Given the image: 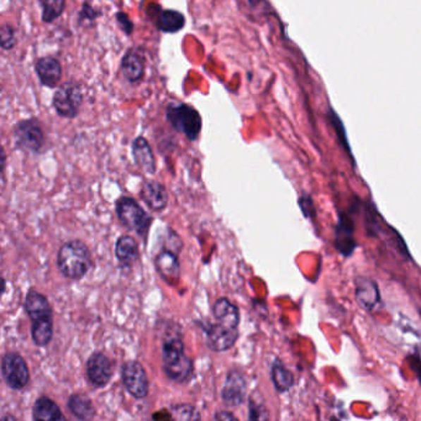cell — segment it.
I'll list each match as a JSON object with an SVG mask.
<instances>
[{
	"label": "cell",
	"instance_id": "cell-1",
	"mask_svg": "<svg viewBox=\"0 0 421 421\" xmlns=\"http://www.w3.org/2000/svg\"><path fill=\"white\" fill-rule=\"evenodd\" d=\"M215 322L205 325L207 345L212 351H228L238 337L240 312L228 298L218 299L213 307Z\"/></svg>",
	"mask_w": 421,
	"mask_h": 421
},
{
	"label": "cell",
	"instance_id": "cell-2",
	"mask_svg": "<svg viewBox=\"0 0 421 421\" xmlns=\"http://www.w3.org/2000/svg\"><path fill=\"white\" fill-rule=\"evenodd\" d=\"M162 365L169 379L184 383L193 373V362L184 352V343L181 331L169 330L162 345Z\"/></svg>",
	"mask_w": 421,
	"mask_h": 421
},
{
	"label": "cell",
	"instance_id": "cell-3",
	"mask_svg": "<svg viewBox=\"0 0 421 421\" xmlns=\"http://www.w3.org/2000/svg\"><path fill=\"white\" fill-rule=\"evenodd\" d=\"M25 309L31 320V336L37 346H46L50 343L54 335V319L52 310L47 298L30 291L25 299Z\"/></svg>",
	"mask_w": 421,
	"mask_h": 421
},
{
	"label": "cell",
	"instance_id": "cell-4",
	"mask_svg": "<svg viewBox=\"0 0 421 421\" xmlns=\"http://www.w3.org/2000/svg\"><path fill=\"white\" fill-rule=\"evenodd\" d=\"M57 266L66 278L73 281L85 277L92 267L90 248L80 240H71L61 246Z\"/></svg>",
	"mask_w": 421,
	"mask_h": 421
},
{
	"label": "cell",
	"instance_id": "cell-5",
	"mask_svg": "<svg viewBox=\"0 0 421 421\" xmlns=\"http://www.w3.org/2000/svg\"><path fill=\"white\" fill-rule=\"evenodd\" d=\"M166 118L176 131L183 134L190 141L198 139L203 121L202 116L192 105L185 103H171L166 109Z\"/></svg>",
	"mask_w": 421,
	"mask_h": 421
},
{
	"label": "cell",
	"instance_id": "cell-6",
	"mask_svg": "<svg viewBox=\"0 0 421 421\" xmlns=\"http://www.w3.org/2000/svg\"><path fill=\"white\" fill-rule=\"evenodd\" d=\"M115 210L121 225H124L130 231L138 233L141 238H146L154 219L145 212L144 208H141L134 198L121 197L116 202Z\"/></svg>",
	"mask_w": 421,
	"mask_h": 421
},
{
	"label": "cell",
	"instance_id": "cell-7",
	"mask_svg": "<svg viewBox=\"0 0 421 421\" xmlns=\"http://www.w3.org/2000/svg\"><path fill=\"white\" fill-rule=\"evenodd\" d=\"M83 103V93L80 85L75 82H66L56 90L52 99V105L56 113L66 118L75 119L80 113V105Z\"/></svg>",
	"mask_w": 421,
	"mask_h": 421
},
{
	"label": "cell",
	"instance_id": "cell-8",
	"mask_svg": "<svg viewBox=\"0 0 421 421\" xmlns=\"http://www.w3.org/2000/svg\"><path fill=\"white\" fill-rule=\"evenodd\" d=\"M14 141L18 149L28 154H40L45 146V134L36 119H26L16 125Z\"/></svg>",
	"mask_w": 421,
	"mask_h": 421
},
{
	"label": "cell",
	"instance_id": "cell-9",
	"mask_svg": "<svg viewBox=\"0 0 421 421\" xmlns=\"http://www.w3.org/2000/svg\"><path fill=\"white\" fill-rule=\"evenodd\" d=\"M1 373L6 384L16 391L25 388L30 381V372L25 360L16 352H8L3 357Z\"/></svg>",
	"mask_w": 421,
	"mask_h": 421
},
{
	"label": "cell",
	"instance_id": "cell-10",
	"mask_svg": "<svg viewBox=\"0 0 421 421\" xmlns=\"http://www.w3.org/2000/svg\"><path fill=\"white\" fill-rule=\"evenodd\" d=\"M121 377L126 391L136 399H144L149 394V378L144 367L138 361L125 363Z\"/></svg>",
	"mask_w": 421,
	"mask_h": 421
},
{
	"label": "cell",
	"instance_id": "cell-11",
	"mask_svg": "<svg viewBox=\"0 0 421 421\" xmlns=\"http://www.w3.org/2000/svg\"><path fill=\"white\" fill-rule=\"evenodd\" d=\"M113 362L104 353L95 352L90 357L87 363V376L93 386L98 388L106 386L113 377Z\"/></svg>",
	"mask_w": 421,
	"mask_h": 421
},
{
	"label": "cell",
	"instance_id": "cell-12",
	"mask_svg": "<svg viewBox=\"0 0 421 421\" xmlns=\"http://www.w3.org/2000/svg\"><path fill=\"white\" fill-rule=\"evenodd\" d=\"M221 398L228 406L243 404L246 398V381L241 372L236 370L228 372L221 391Z\"/></svg>",
	"mask_w": 421,
	"mask_h": 421
},
{
	"label": "cell",
	"instance_id": "cell-13",
	"mask_svg": "<svg viewBox=\"0 0 421 421\" xmlns=\"http://www.w3.org/2000/svg\"><path fill=\"white\" fill-rule=\"evenodd\" d=\"M154 267L164 281L169 284H176L181 277V263L178 255L164 248L154 258Z\"/></svg>",
	"mask_w": 421,
	"mask_h": 421
},
{
	"label": "cell",
	"instance_id": "cell-14",
	"mask_svg": "<svg viewBox=\"0 0 421 421\" xmlns=\"http://www.w3.org/2000/svg\"><path fill=\"white\" fill-rule=\"evenodd\" d=\"M353 221L347 214L342 213L335 228V246L343 256H350L356 248L353 236Z\"/></svg>",
	"mask_w": 421,
	"mask_h": 421
},
{
	"label": "cell",
	"instance_id": "cell-15",
	"mask_svg": "<svg viewBox=\"0 0 421 421\" xmlns=\"http://www.w3.org/2000/svg\"><path fill=\"white\" fill-rule=\"evenodd\" d=\"M141 199L145 204L154 212H162L167 208L169 204V193L164 185L156 181H146L141 190H140Z\"/></svg>",
	"mask_w": 421,
	"mask_h": 421
},
{
	"label": "cell",
	"instance_id": "cell-16",
	"mask_svg": "<svg viewBox=\"0 0 421 421\" xmlns=\"http://www.w3.org/2000/svg\"><path fill=\"white\" fill-rule=\"evenodd\" d=\"M35 72L41 85L49 88H56L62 78L61 63L55 57L51 56H45L36 61Z\"/></svg>",
	"mask_w": 421,
	"mask_h": 421
},
{
	"label": "cell",
	"instance_id": "cell-17",
	"mask_svg": "<svg viewBox=\"0 0 421 421\" xmlns=\"http://www.w3.org/2000/svg\"><path fill=\"white\" fill-rule=\"evenodd\" d=\"M145 67L144 56L135 49L128 51L121 60V72L129 83H138L144 78Z\"/></svg>",
	"mask_w": 421,
	"mask_h": 421
},
{
	"label": "cell",
	"instance_id": "cell-18",
	"mask_svg": "<svg viewBox=\"0 0 421 421\" xmlns=\"http://www.w3.org/2000/svg\"><path fill=\"white\" fill-rule=\"evenodd\" d=\"M133 156H134L135 164L139 166V169L149 174H154L156 172V159L150 146L147 140L140 136L134 140L133 142Z\"/></svg>",
	"mask_w": 421,
	"mask_h": 421
},
{
	"label": "cell",
	"instance_id": "cell-19",
	"mask_svg": "<svg viewBox=\"0 0 421 421\" xmlns=\"http://www.w3.org/2000/svg\"><path fill=\"white\" fill-rule=\"evenodd\" d=\"M115 256L123 267L133 266L140 256L139 243L136 238L124 235L115 243Z\"/></svg>",
	"mask_w": 421,
	"mask_h": 421
},
{
	"label": "cell",
	"instance_id": "cell-20",
	"mask_svg": "<svg viewBox=\"0 0 421 421\" xmlns=\"http://www.w3.org/2000/svg\"><path fill=\"white\" fill-rule=\"evenodd\" d=\"M356 297L357 302L363 309L372 310L379 302V292L376 283L368 278H357Z\"/></svg>",
	"mask_w": 421,
	"mask_h": 421
},
{
	"label": "cell",
	"instance_id": "cell-21",
	"mask_svg": "<svg viewBox=\"0 0 421 421\" xmlns=\"http://www.w3.org/2000/svg\"><path fill=\"white\" fill-rule=\"evenodd\" d=\"M34 421H67L60 406L49 396H40L32 410Z\"/></svg>",
	"mask_w": 421,
	"mask_h": 421
},
{
	"label": "cell",
	"instance_id": "cell-22",
	"mask_svg": "<svg viewBox=\"0 0 421 421\" xmlns=\"http://www.w3.org/2000/svg\"><path fill=\"white\" fill-rule=\"evenodd\" d=\"M185 18L178 11H161L156 16V26L159 31L166 34H176L183 29Z\"/></svg>",
	"mask_w": 421,
	"mask_h": 421
},
{
	"label": "cell",
	"instance_id": "cell-23",
	"mask_svg": "<svg viewBox=\"0 0 421 421\" xmlns=\"http://www.w3.org/2000/svg\"><path fill=\"white\" fill-rule=\"evenodd\" d=\"M68 408L78 420L92 421L94 419L95 408L88 396L72 394L68 399Z\"/></svg>",
	"mask_w": 421,
	"mask_h": 421
},
{
	"label": "cell",
	"instance_id": "cell-24",
	"mask_svg": "<svg viewBox=\"0 0 421 421\" xmlns=\"http://www.w3.org/2000/svg\"><path fill=\"white\" fill-rule=\"evenodd\" d=\"M272 381L276 389L281 393L287 391L293 386V374L281 361H276L273 365Z\"/></svg>",
	"mask_w": 421,
	"mask_h": 421
},
{
	"label": "cell",
	"instance_id": "cell-25",
	"mask_svg": "<svg viewBox=\"0 0 421 421\" xmlns=\"http://www.w3.org/2000/svg\"><path fill=\"white\" fill-rule=\"evenodd\" d=\"M40 4L42 6V21L46 24L59 19L66 8L65 0H42Z\"/></svg>",
	"mask_w": 421,
	"mask_h": 421
},
{
	"label": "cell",
	"instance_id": "cell-26",
	"mask_svg": "<svg viewBox=\"0 0 421 421\" xmlns=\"http://www.w3.org/2000/svg\"><path fill=\"white\" fill-rule=\"evenodd\" d=\"M172 421H202L199 411L190 404H178L169 409Z\"/></svg>",
	"mask_w": 421,
	"mask_h": 421
},
{
	"label": "cell",
	"instance_id": "cell-27",
	"mask_svg": "<svg viewBox=\"0 0 421 421\" xmlns=\"http://www.w3.org/2000/svg\"><path fill=\"white\" fill-rule=\"evenodd\" d=\"M329 116H330V121H331L332 126L335 129L337 138L341 142V146L343 150L346 151V154L351 157L352 164L355 166V159H353V154H352L351 146L348 144V140H347L346 130H345V125L342 123V120L340 119V116L334 111L332 108L329 110Z\"/></svg>",
	"mask_w": 421,
	"mask_h": 421
},
{
	"label": "cell",
	"instance_id": "cell-28",
	"mask_svg": "<svg viewBox=\"0 0 421 421\" xmlns=\"http://www.w3.org/2000/svg\"><path fill=\"white\" fill-rule=\"evenodd\" d=\"M16 45V31L9 24L0 28V46L3 50H11Z\"/></svg>",
	"mask_w": 421,
	"mask_h": 421
},
{
	"label": "cell",
	"instance_id": "cell-29",
	"mask_svg": "<svg viewBox=\"0 0 421 421\" xmlns=\"http://www.w3.org/2000/svg\"><path fill=\"white\" fill-rule=\"evenodd\" d=\"M248 421H269V413L267 408L263 405L262 403H257L250 399V415Z\"/></svg>",
	"mask_w": 421,
	"mask_h": 421
},
{
	"label": "cell",
	"instance_id": "cell-30",
	"mask_svg": "<svg viewBox=\"0 0 421 421\" xmlns=\"http://www.w3.org/2000/svg\"><path fill=\"white\" fill-rule=\"evenodd\" d=\"M99 16L100 13L95 11L93 6L88 4V3H85L83 6H82V9H80L78 20H80V24H82L83 21H90V23H93V21H94Z\"/></svg>",
	"mask_w": 421,
	"mask_h": 421
},
{
	"label": "cell",
	"instance_id": "cell-31",
	"mask_svg": "<svg viewBox=\"0 0 421 421\" xmlns=\"http://www.w3.org/2000/svg\"><path fill=\"white\" fill-rule=\"evenodd\" d=\"M116 16V21H118V24L121 28V30L124 31L126 35H131L133 31H134V23L130 20L128 14L120 11V13H116V16Z\"/></svg>",
	"mask_w": 421,
	"mask_h": 421
},
{
	"label": "cell",
	"instance_id": "cell-32",
	"mask_svg": "<svg viewBox=\"0 0 421 421\" xmlns=\"http://www.w3.org/2000/svg\"><path fill=\"white\" fill-rule=\"evenodd\" d=\"M299 205H300L303 214L307 218H314V205H312V198L309 195H302L299 198Z\"/></svg>",
	"mask_w": 421,
	"mask_h": 421
},
{
	"label": "cell",
	"instance_id": "cell-33",
	"mask_svg": "<svg viewBox=\"0 0 421 421\" xmlns=\"http://www.w3.org/2000/svg\"><path fill=\"white\" fill-rule=\"evenodd\" d=\"M213 421H238L230 411H218L213 416Z\"/></svg>",
	"mask_w": 421,
	"mask_h": 421
},
{
	"label": "cell",
	"instance_id": "cell-34",
	"mask_svg": "<svg viewBox=\"0 0 421 421\" xmlns=\"http://www.w3.org/2000/svg\"><path fill=\"white\" fill-rule=\"evenodd\" d=\"M3 421H18V420H16V417H14V416L6 415V416H4V419H3Z\"/></svg>",
	"mask_w": 421,
	"mask_h": 421
},
{
	"label": "cell",
	"instance_id": "cell-35",
	"mask_svg": "<svg viewBox=\"0 0 421 421\" xmlns=\"http://www.w3.org/2000/svg\"><path fill=\"white\" fill-rule=\"evenodd\" d=\"M331 421H338V420H337V419H332Z\"/></svg>",
	"mask_w": 421,
	"mask_h": 421
}]
</instances>
